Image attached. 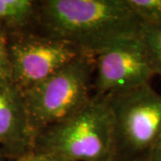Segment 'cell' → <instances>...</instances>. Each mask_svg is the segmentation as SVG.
Listing matches in <instances>:
<instances>
[{"label":"cell","mask_w":161,"mask_h":161,"mask_svg":"<svg viewBox=\"0 0 161 161\" xmlns=\"http://www.w3.org/2000/svg\"><path fill=\"white\" fill-rule=\"evenodd\" d=\"M36 23L43 35L96 58L122 40L141 34L143 22L126 0H44Z\"/></svg>","instance_id":"6da1fadb"},{"label":"cell","mask_w":161,"mask_h":161,"mask_svg":"<svg viewBox=\"0 0 161 161\" xmlns=\"http://www.w3.org/2000/svg\"><path fill=\"white\" fill-rule=\"evenodd\" d=\"M33 150L67 161H115L114 122L108 98L92 96L73 115L40 132Z\"/></svg>","instance_id":"7a4b0ae2"},{"label":"cell","mask_w":161,"mask_h":161,"mask_svg":"<svg viewBox=\"0 0 161 161\" xmlns=\"http://www.w3.org/2000/svg\"><path fill=\"white\" fill-rule=\"evenodd\" d=\"M107 98L114 122L115 161H150L161 141V94L149 83Z\"/></svg>","instance_id":"3957f363"},{"label":"cell","mask_w":161,"mask_h":161,"mask_svg":"<svg viewBox=\"0 0 161 161\" xmlns=\"http://www.w3.org/2000/svg\"><path fill=\"white\" fill-rule=\"evenodd\" d=\"M94 70L95 58L82 56L23 93L35 138L92 98Z\"/></svg>","instance_id":"277c9868"},{"label":"cell","mask_w":161,"mask_h":161,"mask_svg":"<svg viewBox=\"0 0 161 161\" xmlns=\"http://www.w3.org/2000/svg\"><path fill=\"white\" fill-rule=\"evenodd\" d=\"M13 83L24 93L82 56L80 50L46 35L24 34L9 43Z\"/></svg>","instance_id":"5b68a950"},{"label":"cell","mask_w":161,"mask_h":161,"mask_svg":"<svg viewBox=\"0 0 161 161\" xmlns=\"http://www.w3.org/2000/svg\"><path fill=\"white\" fill-rule=\"evenodd\" d=\"M95 96L111 97L150 83L154 76L140 36L116 43L95 58Z\"/></svg>","instance_id":"8992f818"},{"label":"cell","mask_w":161,"mask_h":161,"mask_svg":"<svg viewBox=\"0 0 161 161\" xmlns=\"http://www.w3.org/2000/svg\"><path fill=\"white\" fill-rule=\"evenodd\" d=\"M34 142L23 92L14 83H0V143L20 158L33 150Z\"/></svg>","instance_id":"52a82bcc"},{"label":"cell","mask_w":161,"mask_h":161,"mask_svg":"<svg viewBox=\"0 0 161 161\" xmlns=\"http://www.w3.org/2000/svg\"><path fill=\"white\" fill-rule=\"evenodd\" d=\"M39 2L0 0V29H23L37 21Z\"/></svg>","instance_id":"ba28073f"},{"label":"cell","mask_w":161,"mask_h":161,"mask_svg":"<svg viewBox=\"0 0 161 161\" xmlns=\"http://www.w3.org/2000/svg\"><path fill=\"white\" fill-rule=\"evenodd\" d=\"M140 38L154 75L161 76V23H144Z\"/></svg>","instance_id":"9c48e42d"},{"label":"cell","mask_w":161,"mask_h":161,"mask_svg":"<svg viewBox=\"0 0 161 161\" xmlns=\"http://www.w3.org/2000/svg\"><path fill=\"white\" fill-rule=\"evenodd\" d=\"M143 23H161V0H126Z\"/></svg>","instance_id":"30bf717a"},{"label":"cell","mask_w":161,"mask_h":161,"mask_svg":"<svg viewBox=\"0 0 161 161\" xmlns=\"http://www.w3.org/2000/svg\"><path fill=\"white\" fill-rule=\"evenodd\" d=\"M0 83H13L9 42L6 32L0 29Z\"/></svg>","instance_id":"8fae6325"},{"label":"cell","mask_w":161,"mask_h":161,"mask_svg":"<svg viewBox=\"0 0 161 161\" xmlns=\"http://www.w3.org/2000/svg\"><path fill=\"white\" fill-rule=\"evenodd\" d=\"M17 161H67L56 156L49 155L46 153H41L37 151H31L29 153L18 158Z\"/></svg>","instance_id":"7c38bea8"},{"label":"cell","mask_w":161,"mask_h":161,"mask_svg":"<svg viewBox=\"0 0 161 161\" xmlns=\"http://www.w3.org/2000/svg\"><path fill=\"white\" fill-rule=\"evenodd\" d=\"M150 161H161V141L159 142V143L157 145L156 149L150 157Z\"/></svg>","instance_id":"4fadbf2b"},{"label":"cell","mask_w":161,"mask_h":161,"mask_svg":"<svg viewBox=\"0 0 161 161\" xmlns=\"http://www.w3.org/2000/svg\"><path fill=\"white\" fill-rule=\"evenodd\" d=\"M0 161H1V154H0Z\"/></svg>","instance_id":"5bb4252c"}]
</instances>
